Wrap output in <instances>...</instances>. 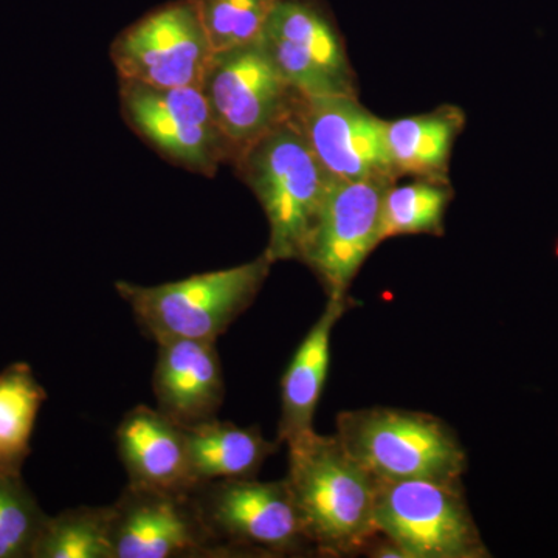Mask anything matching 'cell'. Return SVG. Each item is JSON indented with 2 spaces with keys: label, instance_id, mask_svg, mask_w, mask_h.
I'll use <instances>...</instances> for the list:
<instances>
[{
  "label": "cell",
  "instance_id": "2e32d148",
  "mask_svg": "<svg viewBox=\"0 0 558 558\" xmlns=\"http://www.w3.org/2000/svg\"><path fill=\"white\" fill-rule=\"evenodd\" d=\"M349 306V295L328 296L325 311L301 341L282 374L279 444H288L314 429L315 411L328 380L333 329Z\"/></svg>",
  "mask_w": 558,
  "mask_h": 558
},
{
  "label": "cell",
  "instance_id": "5b68a950",
  "mask_svg": "<svg viewBox=\"0 0 558 558\" xmlns=\"http://www.w3.org/2000/svg\"><path fill=\"white\" fill-rule=\"evenodd\" d=\"M191 495L220 557L315 553L286 480L209 481Z\"/></svg>",
  "mask_w": 558,
  "mask_h": 558
},
{
  "label": "cell",
  "instance_id": "3957f363",
  "mask_svg": "<svg viewBox=\"0 0 558 558\" xmlns=\"http://www.w3.org/2000/svg\"><path fill=\"white\" fill-rule=\"evenodd\" d=\"M274 260L266 252L230 269L207 271L159 286L116 282L140 328L157 344L167 340L218 341L252 306Z\"/></svg>",
  "mask_w": 558,
  "mask_h": 558
},
{
  "label": "cell",
  "instance_id": "44dd1931",
  "mask_svg": "<svg viewBox=\"0 0 558 558\" xmlns=\"http://www.w3.org/2000/svg\"><path fill=\"white\" fill-rule=\"evenodd\" d=\"M32 558H113L112 506L47 517Z\"/></svg>",
  "mask_w": 558,
  "mask_h": 558
},
{
  "label": "cell",
  "instance_id": "ba28073f",
  "mask_svg": "<svg viewBox=\"0 0 558 558\" xmlns=\"http://www.w3.org/2000/svg\"><path fill=\"white\" fill-rule=\"evenodd\" d=\"M121 110L132 130L172 163L213 178L233 160L199 87H159L120 81Z\"/></svg>",
  "mask_w": 558,
  "mask_h": 558
},
{
  "label": "cell",
  "instance_id": "5bb4252c",
  "mask_svg": "<svg viewBox=\"0 0 558 558\" xmlns=\"http://www.w3.org/2000/svg\"><path fill=\"white\" fill-rule=\"evenodd\" d=\"M153 387L157 410L180 427H196L218 417L226 384L216 341L159 343Z\"/></svg>",
  "mask_w": 558,
  "mask_h": 558
},
{
  "label": "cell",
  "instance_id": "277c9868",
  "mask_svg": "<svg viewBox=\"0 0 558 558\" xmlns=\"http://www.w3.org/2000/svg\"><path fill=\"white\" fill-rule=\"evenodd\" d=\"M344 449L376 480L462 481L468 451L454 429L424 411L373 407L341 411Z\"/></svg>",
  "mask_w": 558,
  "mask_h": 558
},
{
  "label": "cell",
  "instance_id": "7402d4cb",
  "mask_svg": "<svg viewBox=\"0 0 558 558\" xmlns=\"http://www.w3.org/2000/svg\"><path fill=\"white\" fill-rule=\"evenodd\" d=\"M213 54L258 43L277 0H196Z\"/></svg>",
  "mask_w": 558,
  "mask_h": 558
},
{
  "label": "cell",
  "instance_id": "8992f818",
  "mask_svg": "<svg viewBox=\"0 0 558 558\" xmlns=\"http://www.w3.org/2000/svg\"><path fill=\"white\" fill-rule=\"evenodd\" d=\"M374 520L407 558L490 557L462 481L376 480Z\"/></svg>",
  "mask_w": 558,
  "mask_h": 558
},
{
  "label": "cell",
  "instance_id": "ac0fdd59",
  "mask_svg": "<svg viewBox=\"0 0 558 558\" xmlns=\"http://www.w3.org/2000/svg\"><path fill=\"white\" fill-rule=\"evenodd\" d=\"M464 124V112L457 106L387 121L385 137L398 178L449 180L451 149Z\"/></svg>",
  "mask_w": 558,
  "mask_h": 558
},
{
  "label": "cell",
  "instance_id": "7a4b0ae2",
  "mask_svg": "<svg viewBox=\"0 0 558 558\" xmlns=\"http://www.w3.org/2000/svg\"><path fill=\"white\" fill-rule=\"evenodd\" d=\"M231 163L269 220L264 252L274 263L301 259L333 178L290 117L241 150Z\"/></svg>",
  "mask_w": 558,
  "mask_h": 558
},
{
  "label": "cell",
  "instance_id": "ffe728a7",
  "mask_svg": "<svg viewBox=\"0 0 558 558\" xmlns=\"http://www.w3.org/2000/svg\"><path fill=\"white\" fill-rule=\"evenodd\" d=\"M449 180L416 179L389 186L381 207V241L403 234L446 233V215L453 201Z\"/></svg>",
  "mask_w": 558,
  "mask_h": 558
},
{
  "label": "cell",
  "instance_id": "4fadbf2b",
  "mask_svg": "<svg viewBox=\"0 0 558 558\" xmlns=\"http://www.w3.org/2000/svg\"><path fill=\"white\" fill-rule=\"evenodd\" d=\"M110 506L113 558L220 557L191 492L128 484Z\"/></svg>",
  "mask_w": 558,
  "mask_h": 558
},
{
  "label": "cell",
  "instance_id": "52a82bcc",
  "mask_svg": "<svg viewBox=\"0 0 558 558\" xmlns=\"http://www.w3.org/2000/svg\"><path fill=\"white\" fill-rule=\"evenodd\" d=\"M201 90L219 130L229 140L233 159L289 120L299 95L259 40L213 54Z\"/></svg>",
  "mask_w": 558,
  "mask_h": 558
},
{
  "label": "cell",
  "instance_id": "e0dca14e",
  "mask_svg": "<svg viewBox=\"0 0 558 558\" xmlns=\"http://www.w3.org/2000/svg\"><path fill=\"white\" fill-rule=\"evenodd\" d=\"M194 483L256 478L281 444L264 438L258 427H240L218 417L185 428Z\"/></svg>",
  "mask_w": 558,
  "mask_h": 558
},
{
  "label": "cell",
  "instance_id": "9a60e30c",
  "mask_svg": "<svg viewBox=\"0 0 558 558\" xmlns=\"http://www.w3.org/2000/svg\"><path fill=\"white\" fill-rule=\"evenodd\" d=\"M116 439L130 486L171 494L196 487L185 428L160 410L134 407L121 418Z\"/></svg>",
  "mask_w": 558,
  "mask_h": 558
},
{
  "label": "cell",
  "instance_id": "d6986e66",
  "mask_svg": "<svg viewBox=\"0 0 558 558\" xmlns=\"http://www.w3.org/2000/svg\"><path fill=\"white\" fill-rule=\"evenodd\" d=\"M46 400V388L28 363H11L0 373V475L22 476Z\"/></svg>",
  "mask_w": 558,
  "mask_h": 558
},
{
  "label": "cell",
  "instance_id": "30bf717a",
  "mask_svg": "<svg viewBox=\"0 0 558 558\" xmlns=\"http://www.w3.org/2000/svg\"><path fill=\"white\" fill-rule=\"evenodd\" d=\"M259 43L299 94L359 97L343 39L317 0H277Z\"/></svg>",
  "mask_w": 558,
  "mask_h": 558
},
{
  "label": "cell",
  "instance_id": "603a6c76",
  "mask_svg": "<svg viewBox=\"0 0 558 558\" xmlns=\"http://www.w3.org/2000/svg\"><path fill=\"white\" fill-rule=\"evenodd\" d=\"M47 517L22 476L0 475V558H32Z\"/></svg>",
  "mask_w": 558,
  "mask_h": 558
},
{
  "label": "cell",
  "instance_id": "9c48e42d",
  "mask_svg": "<svg viewBox=\"0 0 558 558\" xmlns=\"http://www.w3.org/2000/svg\"><path fill=\"white\" fill-rule=\"evenodd\" d=\"M110 58L120 81L201 89L213 51L196 0H178L146 14L113 40Z\"/></svg>",
  "mask_w": 558,
  "mask_h": 558
},
{
  "label": "cell",
  "instance_id": "6da1fadb",
  "mask_svg": "<svg viewBox=\"0 0 558 558\" xmlns=\"http://www.w3.org/2000/svg\"><path fill=\"white\" fill-rule=\"evenodd\" d=\"M286 475L318 556L352 557L376 537V478L344 449L339 436L315 429L290 440Z\"/></svg>",
  "mask_w": 558,
  "mask_h": 558
},
{
  "label": "cell",
  "instance_id": "8fae6325",
  "mask_svg": "<svg viewBox=\"0 0 558 558\" xmlns=\"http://www.w3.org/2000/svg\"><path fill=\"white\" fill-rule=\"evenodd\" d=\"M391 179H333L301 263L322 281L328 296H347L363 263L381 241V207Z\"/></svg>",
  "mask_w": 558,
  "mask_h": 558
},
{
  "label": "cell",
  "instance_id": "7c38bea8",
  "mask_svg": "<svg viewBox=\"0 0 558 558\" xmlns=\"http://www.w3.org/2000/svg\"><path fill=\"white\" fill-rule=\"evenodd\" d=\"M292 120L333 179L398 182L385 137L387 121L349 95H296Z\"/></svg>",
  "mask_w": 558,
  "mask_h": 558
}]
</instances>
